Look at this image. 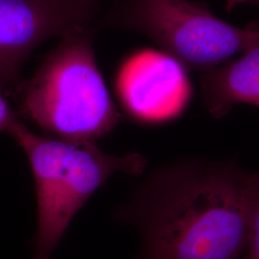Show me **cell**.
<instances>
[{
  "label": "cell",
  "instance_id": "obj_1",
  "mask_svg": "<svg viewBox=\"0 0 259 259\" xmlns=\"http://www.w3.org/2000/svg\"><path fill=\"white\" fill-rule=\"evenodd\" d=\"M247 175L235 160L204 158L152 172L119 214L141 233L139 259H239L247 239Z\"/></svg>",
  "mask_w": 259,
  "mask_h": 259
},
{
  "label": "cell",
  "instance_id": "obj_2",
  "mask_svg": "<svg viewBox=\"0 0 259 259\" xmlns=\"http://www.w3.org/2000/svg\"><path fill=\"white\" fill-rule=\"evenodd\" d=\"M96 28L77 29L61 37L16 92L20 111L50 137L96 143L122 119L95 56Z\"/></svg>",
  "mask_w": 259,
  "mask_h": 259
},
{
  "label": "cell",
  "instance_id": "obj_3",
  "mask_svg": "<svg viewBox=\"0 0 259 259\" xmlns=\"http://www.w3.org/2000/svg\"><path fill=\"white\" fill-rule=\"evenodd\" d=\"M10 136L25 152L35 181L37 230L33 259H51L75 214L112 175H139L146 159L137 153L111 155L93 142L35 134L19 122Z\"/></svg>",
  "mask_w": 259,
  "mask_h": 259
},
{
  "label": "cell",
  "instance_id": "obj_4",
  "mask_svg": "<svg viewBox=\"0 0 259 259\" xmlns=\"http://www.w3.org/2000/svg\"><path fill=\"white\" fill-rule=\"evenodd\" d=\"M98 27L136 32L154 41L186 70L202 73L259 46V21L235 27L193 0H114Z\"/></svg>",
  "mask_w": 259,
  "mask_h": 259
},
{
  "label": "cell",
  "instance_id": "obj_5",
  "mask_svg": "<svg viewBox=\"0 0 259 259\" xmlns=\"http://www.w3.org/2000/svg\"><path fill=\"white\" fill-rule=\"evenodd\" d=\"M101 11L95 0H0V89L16 93L33 50L77 29L97 27Z\"/></svg>",
  "mask_w": 259,
  "mask_h": 259
},
{
  "label": "cell",
  "instance_id": "obj_6",
  "mask_svg": "<svg viewBox=\"0 0 259 259\" xmlns=\"http://www.w3.org/2000/svg\"><path fill=\"white\" fill-rule=\"evenodd\" d=\"M120 85L124 106L144 122L174 118L191 94L185 67L166 53L152 50L130 60L121 74Z\"/></svg>",
  "mask_w": 259,
  "mask_h": 259
},
{
  "label": "cell",
  "instance_id": "obj_7",
  "mask_svg": "<svg viewBox=\"0 0 259 259\" xmlns=\"http://www.w3.org/2000/svg\"><path fill=\"white\" fill-rule=\"evenodd\" d=\"M200 93L207 111L222 118L235 104L259 107V46L239 59L200 73Z\"/></svg>",
  "mask_w": 259,
  "mask_h": 259
},
{
  "label": "cell",
  "instance_id": "obj_8",
  "mask_svg": "<svg viewBox=\"0 0 259 259\" xmlns=\"http://www.w3.org/2000/svg\"><path fill=\"white\" fill-rule=\"evenodd\" d=\"M246 206L247 239L244 259H259V173L248 172Z\"/></svg>",
  "mask_w": 259,
  "mask_h": 259
},
{
  "label": "cell",
  "instance_id": "obj_9",
  "mask_svg": "<svg viewBox=\"0 0 259 259\" xmlns=\"http://www.w3.org/2000/svg\"><path fill=\"white\" fill-rule=\"evenodd\" d=\"M19 122L21 120L19 119V114L11 107L4 92L0 89V132L10 134Z\"/></svg>",
  "mask_w": 259,
  "mask_h": 259
},
{
  "label": "cell",
  "instance_id": "obj_10",
  "mask_svg": "<svg viewBox=\"0 0 259 259\" xmlns=\"http://www.w3.org/2000/svg\"><path fill=\"white\" fill-rule=\"evenodd\" d=\"M226 3H227V10L231 12L233 8L243 4L259 5V0H226Z\"/></svg>",
  "mask_w": 259,
  "mask_h": 259
},
{
  "label": "cell",
  "instance_id": "obj_11",
  "mask_svg": "<svg viewBox=\"0 0 259 259\" xmlns=\"http://www.w3.org/2000/svg\"><path fill=\"white\" fill-rule=\"evenodd\" d=\"M95 1H100L101 2V0H95Z\"/></svg>",
  "mask_w": 259,
  "mask_h": 259
}]
</instances>
